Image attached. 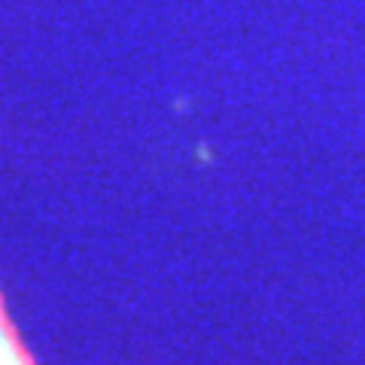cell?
<instances>
[{
    "instance_id": "obj_1",
    "label": "cell",
    "mask_w": 365,
    "mask_h": 365,
    "mask_svg": "<svg viewBox=\"0 0 365 365\" xmlns=\"http://www.w3.org/2000/svg\"><path fill=\"white\" fill-rule=\"evenodd\" d=\"M0 365H34L31 353L21 347V341L16 335L13 323L4 311V302H0Z\"/></svg>"
}]
</instances>
